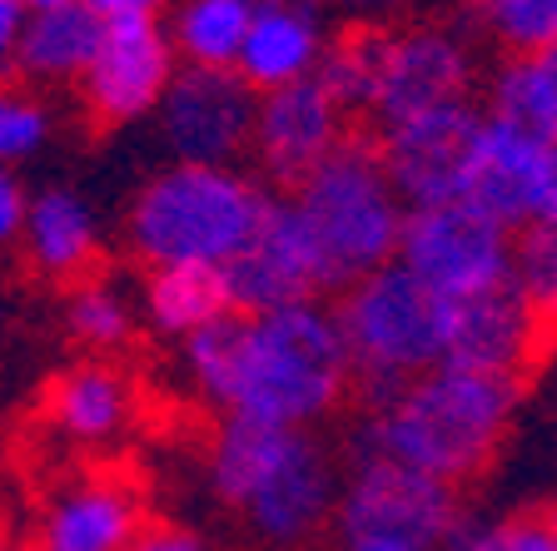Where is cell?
I'll return each instance as SVG.
<instances>
[{"label":"cell","mask_w":557,"mask_h":551,"mask_svg":"<svg viewBox=\"0 0 557 551\" xmlns=\"http://www.w3.org/2000/svg\"><path fill=\"white\" fill-rule=\"evenodd\" d=\"M398 264L443 303H463L518 284V234L468 199L408 209Z\"/></svg>","instance_id":"52a82bcc"},{"label":"cell","mask_w":557,"mask_h":551,"mask_svg":"<svg viewBox=\"0 0 557 551\" xmlns=\"http://www.w3.org/2000/svg\"><path fill=\"white\" fill-rule=\"evenodd\" d=\"M334 531L338 541H404L418 551H448L463 531L458 487L404 462L359 452V462L344 477Z\"/></svg>","instance_id":"ba28073f"},{"label":"cell","mask_w":557,"mask_h":551,"mask_svg":"<svg viewBox=\"0 0 557 551\" xmlns=\"http://www.w3.org/2000/svg\"><path fill=\"white\" fill-rule=\"evenodd\" d=\"M70 334L85 348H120L135 334V303L115 278H85L70 293Z\"/></svg>","instance_id":"484cf974"},{"label":"cell","mask_w":557,"mask_h":551,"mask_svg":"<svg viewBox=\"0 0 557 551\" xmlns=\"http://www.w3.org/2000/svg\"><path fill=\"white\" fill-rule=\"evenodd\" d=\"M518 378L433 367L388 402L369 408L359 452L404 462V467L429 472L448 487H463L498 458L512 413H518Z\"/></svg>","instance_id":"3957f363"},{"label":"cell","mask_w":557,"mask_h":551,"mask_svg":"<svg viewBox=\"0 0 557 551\" xmlns=\"http://www.w3.org/2000/svg\"><path fill=\"white\" fill-rule=\"evenodd\" d=\"M50 139V104L25 85H0V164L35 154Z\"/></svg>","instance_id":"83f0119b"},{"label":"cell","mask_w":557,"mask_h":551,"mask_svg":"<svg viewBox=\"0 0 557 551\" xmlns=\"http://www.w3.org/2000/svg\"><path fill=\"white\" fill-rule=\"evenodd\" d=\"M25 218H30V199L15 184V174L0 164V243H11L25 234Z\"/></svg>","instance_id":"f546056e"},{"label":"cell","mask_w":557,"mask_h":551,"mask_svg":"<svg viewBox=\"0 0 557 551\" xmlns=\"http://www.w3.org/2000/svg\"><path fill=\"white\" fill-rule=\"evenodd\" d=\"M334 313L354 353V392H363L369 408L443 367L448 303L418 284L404 264H388L363 284L344 288Z\"/></svg>","instance_id":"8992f818"},{"label":"cell","mask_w":557,"mask_h":551,"mask_svg":"<svg viewBox=\"0 0 557 551\" xmlns=\"http://www.w3.org/2000/svg\"><path fill=\"white\" fill-rule=\"evenodd\" d=\"M50 423L70 442H115L129 423V383L115 367H70L50 388Z\"/></svg>","instance_id":"7402d4cb"},{"label":"cell","mask_w":557,"mask_h":551,"mask_svg":"<svg viewBox=\"0 0 557 551\" xmlns=\"http://www.w3.org/2000/svg\"><path fill=\"white\" fill-rule=\"evenodd\" d=\"M25 259L46 278H85L100 249V229L95 214L75 189H46L30 199V218H25Z\"/></svg>","instance_id":"ffe728a7"},{"label":"cell","mask_w":557,"mask_h":551,"mask_svg":"<svg viewBox=\"0 0 557 551\" xmlns=\"http://www.w3.org/2000/svg\"><path fill=\"white\" fill-rule=\"evenodd\" d=\"M334 551H418V547H404V541H338Z\"/></svg>","instance_id":"836d02e7"},{"label":"cell","mask_w":557,"mask_h":551,"mask_svg":"<svg viewBox=\"0 0 557 551\" xmlns=\"http://www.w3.org/2000/svg\"><path fill=\"white\" fill-rule=\"evenodd\" d=\"M487 129V110L478 100H458L413 115L404 125L383 129L379 154L388 164V179L404 195L408 209H433L468 199V179H473V160Z\"/></svg>","instance_id":"9c48e42d"},{"label":"cell","mask_w":557,"mask_h":551,"mask_svg":"<svg viewBox=\"0 0 557 551\" xmlns=\"http://www.w3.org/2000/svg\"><path fill=\"white\" fill-rule=\"evenodd\" d=\"M264 0H180L174 11V50L199 70H239L244 40Z\"/></svg>","instance_id":"cb8c5ba5"},{"label":"cell","mask_w":557,"mask_h":551,"mask_svg":"<svg viewBox=\"0 0 557 551\" xmlns=\"http://www.w3.org/2000/svg\"><path fill=\"white\" fill-rule=\"evenodd\" d=\"M25 25H30V11H25L21 0H0V65H11L21 55Z\"/></svg>","instance_id":"4dcf8cb0"},{"label":"cell","mask_w":557,"mask_h":551,"mask_svg":"<svg viewBox=\"0 0 557 551\" xmlns=\"http://www.w3.org/2000/svg\"><path fill=\"white\" fill-rule=\"evenodd\" d=\"M220 274H224V288H230V309L244 313V318L334 293L329 288L324 253H319L313 229L304 224L299 204L289 195H274L259 234L234 253Z\"/></svg>","instance_id":"8fae6325"},{"label":"cell","mask_w":557,"mask_h":551,"mask_svg":"<svg viewBox=\"0 0 557 551\" xmlns=\"http://www.w3.org/2000/svg\"><path fill=\"white\" fill-rule=\"evenodd\" d=\"M209 483L274 551L309 547L334 527L344 477L319 437L259 417H224L209 442Z\"/></svg>","instance_id":"7a4b0ae2"},{"label":"cell","mask_w":557,"mask_h":551,"mask_svg":"<svg viewBox=\"0 0 557 551\" xmlns=\"http://www.w3.org/2000/svg\"><path fill=\"white\" fill-rule=\"evenodd\" d=\"M274 195L234 164H170L135 195L125 239L150 268H224L259 234Z\"/></svg>","instance_id":"277c9868"},{"label":"cell","mask_w":557,"mask_h":551,"mask_svg":"<svg viewBox=\"0 0 557 551\" xmlns=\"http://www.w3.org/2000/svg\"><path fill=\"white\" fill-rule=\"evenodd\" d=\"M448 551H557V512H522L493 527H463Z\"/></svg>","instance_id":"f1b7e54d"},{"label":"cell","mask_w":557,"mask_h":551,"mask_svg":"<svg viewBox=\"0 0 557 551\" xmlns=\"http://www.w3.org/2000/svg\"><path fill=\"white\" fill-rule=\"evenodd\" d=\"M154 120L174 164H234L255 150L259 90L239 70L180 65Z\"/></svg>","instance_id":"7c38bea8"},{"label":"cell","mask_w":557,"mask_h":551,"mask_svg":"<svg viewBox=\"0 0 557 551\" xmlns=\"http://www.w3.org/2000/svg\"><path fill=\"white\" fill-rule=\"evenodd\" d=\"M104 25L110 21L95 11L90 0L30 15L15 70L30 85H85V75H90L95 55L104 46Z\"/></svg>","instance_id":"d6986e66"},{"label":"cell","mask_w":557,"mask_h":551,"mask_svg":"<svg viewBox=\"0 0 557 551\" xmlns=\"http://www.w3.org/2000/svg\"><path fill=\"white\" fill-rule=\"evenodd\" d=\"M324 55L329 35L309 0H264L249 25V40H244L239 75L259 95H274L284 85L313 80L324 70Z\"/></svg>","instance_id":"e0dca14e"},{"label":"cell","mask_w":557,"mask_h":551,"mask_svg":"<svg viewBox=\"0 0 557 551\" xmlns=\"http://www.w3.org/2000/svg\"><path fill=\"white\" fill-rule=\"evenodd\" d=\"M195 392L224 417L313 427L354 388V353L324 299L274 313H224L185 343Z\"/></svg>","instance_id":"6da1fadb"},{"label":"cell","mask_w":557,"mask_h":551,"mask_svg":"<svg viewBox=\"0 0 557 551\" xmlns=\"http://www.w3.org/2000/svg\"><path fill=\"white\" fill-rule=\"evenodd\" d=\"M547 328L518 284L498 293H478V299L448 303V343H443V367H468V373H493V378H518L537 363L547 348Z\"/></svg>","instance_id":"2e32d148"},{"label":"cell","mask_w":557,"mask_h":551,"mask_svg":"<svg viewBox=\"0 0 557 551\" xmlns=\"http://www.w3.org/2000/svg\"><path fill=\"white\" fill-rule=\"evenodd\" d=\"M518 293L547 334H557V218L518 234Z\"/></svg>","instance_id":"4316f807"},{"label":"cell","mask_w":557,"mask_h":551,"mask_svg":"<svg viewBox=\"0 0 557 551\" xmlns=\"http://www.w3.org/2000/svg\"><path fill=\"white\" fill-rule=\"evenodd\" d=\"M468 204L493 214L512 234L547 224L557 214V145L487 120L468 179Z\"/></svg>","instance_id":"9a60e30c"},{"label":"cell","mask_w":557,"mask_h":551,"mask_svg":"<svg viewBox=\"0 0 557 551\" xmlns=\"http://www.w3.org/2000/svg\"><path fill=\"white\" fill-rule=\"evenodd\" d=\"M348 5L363 15H388V11H398V5H413V0H348Z\"/></svg>","instance_id":"e575fe53"},{"label":"cell","mask_w":557,"mask_h":551,"mask_svg":"<svg viewBox=\"0 0 557 551\" xmlns=\"http://www.w3.org/2000/svg\"><path fill=\"white\" fill-rule=\"evenodd\" d=\"M104 21H129V15H154L164 0H90Z\"/></svg>","instance_id":"d6a6232c"},{"label":"cell","mask_w":557,"mask_h":551,"mask_svg":"<svg viewBox=\"0 0 557 551\" xmlns=\"http://www.w3.org/2000/svg\"><path fill=\"white\" fill-rule=\"evenodd\" d=\"M487 120L557 145V50L543 55H503L483 90Z\"/></svg>","instance_id":"44dd1931"},{"label":"cell","mask_w":557,"mask_h":551,"mask_svg":"<svg viewBox=\"0 0 557 551\" xmlns=\"http://www.w3.org/2000/svg\"><path fill=\"white\" fill-rule=\"evenodd\" d=\"M473 15L503 55L557 50V0H473Z\"/></svg>","instance_id":"d4e9b609"},{"label":"cell","mask_w":557,"mask_h":551,"mask_svg":"<svg viewBox=\"0 0 557 551\" xmlns=\"http://www.w3.org/2000/svg\"><path fill=\"white\" fill-rule=\"evenodd\" d=\"M180 75V50L174 35L154 15H129V21L104 25V46L85 75L81 95L100 125H129V120L160 110Z\"/></svg>","instance_id":"4fadbf2b"},{"label":"cell","mask_w":557,"mask_h":551,"mask_svg":"<svg viewBox=\"0 0 557 551\" xmlns=\"http://www.w3.org/2000/svg\"><path fill=\"white\" fill-rule=\"evenodd\" d=\"M145 318L160 328L164 338H195L205 334L209 323H220L230 309V288H224L220 268H195V264H180V268H150L145 278Z\"/></svg>","instance_id":"603a6c76"},{"label":"cell","mask_w":557,"mask_h":551,"mask_svg":"<svg viewBox=\"0 0 557 551\" xmlns=\"http://www.w3.org/2000/svg\"><path fill=\"white\" fill-rule=\"evenodd\" d=\"M129 551H205V541L180 531V527H145Z\"/></svg>","instance_id":"1f68e13d"},{"label":"cell","mask_w":557,"mask_h":551,"mask_svg":"<svg viewBox=\"0 0 557 551\" xmlns=\"http://www.w3.org/2000/svg\"><path fill=\"white\" fill-rule=\"evenodd\" d=\"M354 135L348 129V110L334 100L319 75L299 85H284L274 95H259V120H255V160L284 189H299L329 154Z\"/></svg>","instance_id":"5bb4252c"},{"label":"cell","mask_w":557,"mask_h":551,"mask_svg":"<svg viewBox=\"0 0 557 551\" xmlns=\"http://www.w3.org/2000/svg\"><path fill=\"white\" fill-rule=\"evenodd\" d=\"M289 199L313 229L334 293L398 264L408 204L388 179V164H383L379 139L369 129L348 135L299 189H289Z\"/></svg>","instance_id":"5b68a950"},{"label":"cell","mask_w":557,"mask_h":551,"mask_svg":"<svg viewBox=\"0 0 557 551\" xmlns=\"http://www.w3.org/2000/svg\"><path fill=\"white\" fill-rule=\"evenodd\" d=\"M145 531L139 502L120 483H75L46 512V551H129Z\"/></svg>","instance_id":"ac0fdd59"},{"label":"cell","mask_w":557,"mask_h":551,"mask_svg":"<svg viewBox=\"0 0 557 551\" xmlns=\"http://www.w3.org/2000/svg\"><path fill=\"white\" fill-rule=\"evenodd\" d=\"M30 15H40V11H60V5H75V0H21Z\"/></svg>","instance_id":"d590c367"},{"label":"cell","mask_w":557,"mask_h":551,"mask_svg":"<svg viewBox=\"0 0 557 551\" xmlns=\"http://www.w3.org/2000/svg\"><path fill=\"white\" fill-rule=\"evenodd\" d=\"M473 50L458 30L448 25H404V30H388V46H383V65H379V85H373L369 100V135L404 125L413 115H429L443 104L473 100Z\"/></svg>","instance_id":"30bf717a"}]
</instances>
